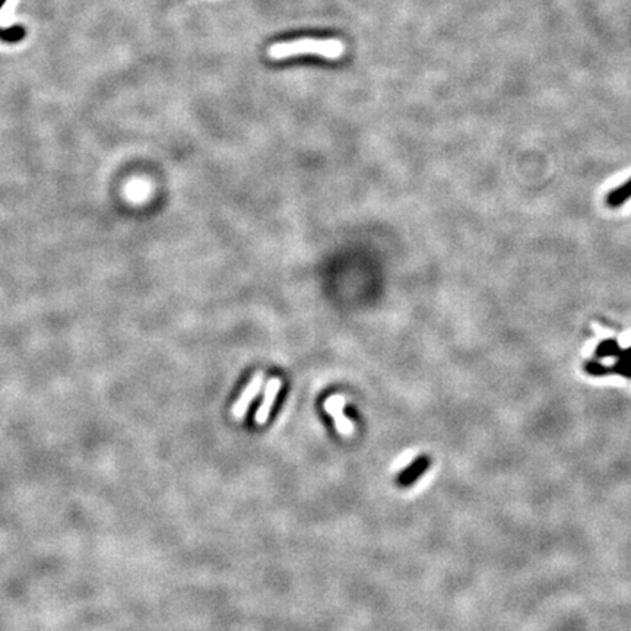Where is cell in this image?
Returning a JSON list of instances; mask_svg holds the SVG:
<instances>
[{
	"label": "cell",
	"instance_id": "1",
	"mask_svg": "<svg viewBox=\"0 0 631 631\" xmlns=\"http://www.w3.org/2000/svg\"><path fill=\"white\" fill-rule=\"evenodd\" d=\"M345 46L341 40L327 38V40H316V38H299L294 41H282L272 44L267 50V56L273 60H284L295 56H320L327 60H336L344 56Z\"/></svg>",
	"mask_w": 631,
	"mask_h": 631
},
{
	"label": "cell",
	"instance_id": "2",
	"mask_svg": "<svg viewBox=\"0 0 631 631\" xmlns=\"http://www.w3.org/2000/svg\"><path fill=\"white\" fill-rule=\"evenodd\" d=\"M345 406H346L345 398L342 395H338V393L331 395L323 403L324 410L334 420L336 431L342 437L348 438V437H351L354 434L355 427H354V423L345 415Z\"/></svg>",
	"mask_w": 631,
	"mask_h": 631
},
{
	"label": "cell",
	"instance_id": "3",
	"mask_svg": "<svg viewBox=\"0 0 631 631\" xmlns=\"http://www.w3.org/2000/svg\"><path fill=\"white\" fill-rule=\"evenodd\" d=\"M263 381H265V374L262 371H259L252 377V380L249 383H247V386L243 389L237 402L231 408V414L235 420H243L245 417L247 410H249L250 405L253 403V401L258 398L259 392L262 391Z\"/></svg>",
	"mask_w": 631,
	"mask_h": 631
},
{
	"label": "cell",
	"instance_id": "4",
	"mask_svg": "<svg viewBox=\"0 0 631 631\" xmlns=\"http://www.w3.org/2000/svg\"><path fill=\"white\" fill-rule=\"evenodd\" d=\"M281 389H282V380L280 377L269 378V381L266 383V386H265L262 403L259 405L256 414H255V423L258 425H265L266 421L269 420V415L272 413L273 405H275V402H277V398H278Z\"/></svg>",
	"mask_w": 631,
	"mask_h": 631
},
{
	"label": "cell",
	"instance_id": "5",
	"mask_svg": "<svg viewBox=\"0 0 631 631\" xmlns=\"http://www.w3.org/2000/svg\"><path fill=\"white\" fill-rule=\"evenodd\" d=\"M431 466V459L428 455H420L417 456L409 465L399 472L398 475V484L403 488H408L414 485Z\"/></svg>",
	"mask_w": 631,
	"mask_h": 631
},
{
	"label": "cell",
	"instance_id": "6",
	"mask_svg": "<svg viewBox=\"0 0 631 631\" xmlns=\"http://www.w3.org/2000/svg\"><path fill=\"white\" fill-rule=\"evenodd\" d=\"M631 198V179L625 181L624 184L618 186L613 191H610L607 196V203L611 208H618L622 203H625Z\"/></svg>",
	"mask_w": 631,
	"mask_h": 631
},
{
	"label": "cell",
	"instance_id": "7",
	"mask_svg": "<svg viewBox=\"0 0 631 631\" xmlns=\"http://www.w3.org/2000/svg\"><path fill=\"white\" fill-rule=\"evenodd\" d=\"M621 346H620V344L615 341V339H605V341H602L598 346H596V349H595V356L596 359H608V356H620V354H621Z\"/></svg>",
	"mask_w": 631,
	"mask_h": 631
},
{
	"label": "cell",
	"instance_id": "8",
	"mask_svg": "<svg viewBox=\"0 0 631 631\" xmlns=\"http://www.w3.org/2000/svg\"><path fill=\"white\" fill-rule=\"evenodd\" d=\"M583 368H585V371H586L589 376H593V377H603V376L613 374V373H611V367H607V366H603V364H600V363H598V361H593V360L586 361L585 366H583Z\"/></svg>",
	"mask_w": 631,
	"mask_h": 631
},
{
	"label": "cell",
	"instance_id": "9",
	"mask_svg": "<svg viewBox=\"0 0 631 631\" xmlns=\"http://www.w3.org/2000/svg\"><path fill=\"white\" fill-rule=\"evenodd\" d=\"M611 373L617 376H622L625 378H631V361L618 359V361L611 367Z\"/></svg>",
	"mask_w": 631,
	"mask_h": 631
},
{
	"label": "cell",
	"instance_id": "10",
	"mask_svg": "<svg viewBox=\"0 0 631 631\" xmlns=\"http://www.w3.org/2000/svg\"><path fill=\"white\" fill-rule=\"evenodd\" d=\"M618 359H622V360H628V361H631V346H628L627 349H622Z\"/></svg>",
	"mask_w": 631,
	"mask_h": 631
}]
</instances>
